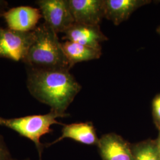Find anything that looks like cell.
<instances>
[{
  "instance_id": "5",
  "label": "cell",
  "mask_w": 160,
  "mask_h": 160,
  "mask_svg": "<svg viewBox=\"0 0 160 160\" xmlns=\"http://www.w3.org/2000/svg\"><path fill=\"white\" fill-rule=\"evenodd\" d=\"M33 31L21 32L0 27V58L23 61L33 39Z\"/></svg>"
},
{
  "instance_id": "4",
  "label": "cell",
  "mask_w": 160,
  "mask_h": 160,
  "mask_svg": "<svg viewBox=\"0 0 160 160\" xmlns=\"http://www.w3.org/2000/svg\"><path fill=\"white\" fill-rule=\"evenodd\" d=\"M36 3L45 23L57 33H64L74 24L68 0H38Z\"/></svg>"
},
{
  "instance_id": "6",
  "label": "cell",
  "mask_w": 160,
  "mask_h": 160,
  "mask_svg": "<svg viewBox=\"0 0 160 160\" xmlns=\"http://www.w3.org/2000/svg\"><path fill=\"white\" fill-rule=\"evenodd\" d=\"M2 17L8 29L21 32H30L38 27V23L42 16L38 8L19 6L4 12Z\"/></svg>"
},
{
  "instance_id": "12",
  "label": "cell",
  "mask_w": 160,
  "mask_h": 160,
  "mask_svg": "<svg viewBox=\"0 0 160 160\" xmlns=\"http://www.w3.org/2000/svg\"><path fill=\"white\" fill-rule=\"evenodd\" d=\"M62 46L71 68L76 63L97 59L102 55V49L84 46L71 41H65L62 43Z\"/></svg>"
},
{
  "instance_id": "18",
  "label": "cell",
  "mask_w": 160,
  "mask_h": 160,
  "mask_svg": "<svg viewBox=\"0 0 160 160\" xmlns=\"http://www.w3.org/2000/svg\"><path fill=\"white\" fill-rule=\"evenodd\" d=\"M157 32L160 36V25L159 26V27L157 29Z\"/></svg>"
},
{
  "instance_id": "17",
  "label": "cell",
  "mask_w": 160,
  "mask_h": 160,
  "mask_svg": "<svg viewBox=\"0 0 160 160\" xmlns=\"http://www.w3.org/2000/svg\"><path fill=\"white\" fill-rule=\"evenodd\" d=\"M160 133H159V136H158V139H157V141H156V143H157V147H158V148L159 149V151H160Z\"/></svg>"
},
{
  "instance_id": "2",
  "label": "cell",
  "mask_w": 160,
  "mask_h": 160,
  "mask_svg": "<svg viewBox=\"0 0 160 160\" xmlns=\"http://www.w3.org/2000/svg\"><path fill=\"white\" fill-rule=\"evenodd\" d=\"M33 33V39L23 61L27 68L71 69L58 33L45 22L38 26Z\"/></svg>"
},
{
  "instance_id": "19",
  "label": "cell",
  "mask_w": 160,
  "mask_h": 160,
  "mask_svg": "<svg viewBox=\"0 0 160 160\" xmlns=\"http://www.w3.org/2000/svg\"><path fill=\"white\" fill-rule=\"evenodd\" d=\"M13 160H14V159H13ZM29 160V159H26V160Z\"/></svg>"
},
{
  "instance_id": "20",
  "label": "cell",
  "mask_w": 160,
  "mask_h": 160,
  "mask_svg": "<svg viewBox=\"0 0 160 160\" xmlns=\"http://www.w3.org/2000/svg\"></svg>"
},
{
  "instance_id": "14",
  "label": "cell",
  "mask_w": 160,
  "mask_h": 160,
  "mask_svg": "<svg viewBox=\"0 0 160 160\" xmlns=\"http://www.w3.org/2000/svg\"><path fill=\"white\" fill-rule=\"evenodd\" d=\"M152 114L156 125L160 129V94H157L152 101Z\"/></svg>"
},
{
  "instance_id": "10",
  "label": "cell",
  "mask_w": 160,
  "mask_h": 160,
  "mask_svg": "<svg viewBox=\"0 0 160 160\" xmlns=\"http://www.w3.org/2000/svg\"><path fill=\"white\" fill-rule=\"evenodd\" d=\"M151 2L149 0H104V18L118 26L137 9Z\"/></svg>"
},
{
  "instance_id": "8",
  "label": "cell",
  "mask_w": 160,
  "mask_h": 160,
  "mask_svg": "<svg viewBox=\"0 0 160 160\" xmlns=\"http://www.w3.org/2000/svg\"><path fill=\"white\" fill-rule=\"evenodd\" d=\"M64 34L63 40L78 43L97 49H102L101 43L108 40L98 25L75 23Z\"/></svg>"
},
{
  "instance_id": "13",
  "label": "cell",
  "mask_w": 160,
  "mask_h": 160,
  "mask_svg": "<svg viewBox=\"0 0 160 160\" xmlns=\"http://www.w3.org/2000/svg\"><path fill=\"white\" fill-rule=\"evenodd\" d=\"M133 160H160L156 142L146 141L131 145Z\"/></svg>"
},
{
  "instance_id": "3",
  "label": "cell",
  "mask_w": 160,
  "mask_h": 160,
  "mask_svg": "<svg viewBox=\"0 0 160 160\" xmlns=\"http://www.w3.org/2000/svg\"><path fill=\"white\" fill-rule=\"evenodd\" d=\"M69 114H61L51 110L45 114L26 116L21 118L7 119L0 117V126L6 127L26 138L34 143L39 154V160H42L44 145L40 142V138L52 131L51 126L61 124L57 118L68 117Z\"/></svg>"
},
{
  "instance_id": "7",
  "label": "cell",
  "mask_w": 160,
  "mask_h": 160,
  "mask_svg": "<svg viewBox=\"0 0 160 160\" xmlns=\"http://www.w3.org/2000/svg\"><path fill=\"white\" fill-rule=\"evenodd\" d=\"M75 23L100 26L105 17L104 0H68Z\"/></svg>"
},
{
  "instance_id": "15",
  "label": "cell",
  "mask_w": 160,
  "mask_h": 160,
  "mask_svg": "<svg viewBox=\"0 0 160 160\" xmlns=\"http://www.w3.org/2000/svg\"><path fill=\"white\" fill-rule=\"evenodd\" d=\"M0 160H13L4 139L0 135Z\"/></svg>"
},
{
  "instance_id": "11",
  "label": "cell",
  "mask_w": 160,
  "mask_h": 160,
  "mask_svg": "<svg viewBox=\"0 0 160 160\" xmlns=\"http://www.w3.org/2000/svg\"><path fill=\"white\" fill-rule=\"evenodd\" d=\"M66 138L71 139L76 142L87 145L97 146L99 142L96 129L92 122H80L63 125L61 135L57 139L49 143V146Z\"/></svg>"
},
{
  "instance_id": "1",
  "label": "cell",
  "mask_w": 160,
  "mask_h": 160,
  "mask_svg": "<svg viewBox=\"0 0 160 160\" xmlns=\"http://www.w3.org/2000/svg\"><path fill=\"white\" fill-rule=\"evenodd\" d=\"M27 87L30 94L51 110L65 114L82 87L69 70L27 68Z\"/></svg>"
},
{
  "instance_id": "9",
  "label": "cell",
  "mask_w": 160,
  "mask_h": 160,
  "mask_svg": "<svg viewBox=\"0 0 160 160\" xmlns=\"http://www.w3.org/2000/svg\"><path fill=\"white\" fill-rule=\"evenodd\" d=\"M97 146L103 160H133L131 144L114 133L104 135Z\"/></svg>"
},
{
  "instance_id": "16",
  "label": "cell",
  "mask_w": 160,
  "mask_h": 160,
  "mask_svg": "<svg viewBox=\"0 0 160 160\" xmlns=\"http://www.w3.org/2000/svg\"><path fill=\"white\" fill-rule=\"evenodd\" d=\"M7 5V2L6 1L0 0V17L2 16L3 14L4 13V10Z\"/></svg>"
}]
</instances>
